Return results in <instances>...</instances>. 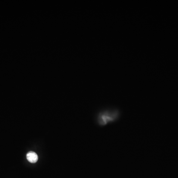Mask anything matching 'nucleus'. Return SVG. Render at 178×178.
I'll use <instances>...</instances> for the list:
<instances>
[{"label":"nucleus","instance_id":"obj_1","mask_svg":"<svg viewBox=\"0 0 178 178\" xmlns=\"http://www.w3.org/2000/svg\"><path fill=\"white\" fill-rule=\"evenodd\" d=\"M118 117V112L115 111L107 112L100 116L99 121L100 125H105L110 122L115 121Z\"/></svg>","mask_w":178,"mask_h":178},{"label":"nucleus","instance_id":"obj_2","mask_svg":"<svg viewBox=\"0 0 178 178\" xmlns=\"http://www.w3.org/2000/svg\"><path fill=\"white\" fill-rule=\"evenodd\" d=\"M26 158L28 160L29 162H30V163H36L38 159V155L35 152H28L27 154Z\"/></svg>","mask_w":178,"mask_h":178}]
</instances>
